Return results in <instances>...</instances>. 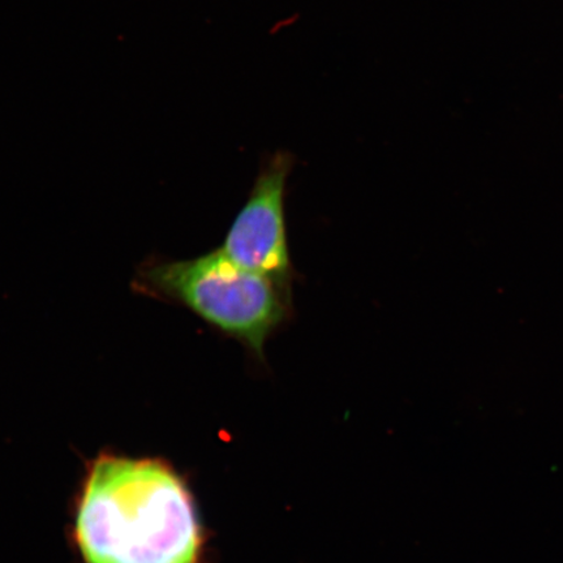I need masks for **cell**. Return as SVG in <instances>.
Returning <instances> with one entry per match:
<instances>
[{"mask_svg":"<svg viewBox=\"0 0 563 563\" xmlns=\"http://www.w3.org/2000/svg\"><path fill=\"white\" fill-rule=\"evenodd\" d=\"M87 563H199L201 528L191 495L166 463L102 456L77 506Z\"/></svg>","mask_w":563,"mask_h":563,"instance_id":"cell-1","label":"cell"},{"mask_svg":"<svg viewBox=\"0 0 563 563\" xmlns=\"http://www.w3.org/2000/svg\"><path fill=\"white\" fill-rule=\"evenodd\" d=\"M295 165L290 152L265 158L249 200L232 222L221 246L244 269L273 282L292 299L294 267L286 228L287 181Z\"/></svg>","mask_w":563,"mask_h":563,"instance_id":"cell-3","label":"cell"},{"mask_svg":"<svg viewBox=\"0 0 563 563\" xmlns=\"http://www.w3.org/2000/svg\"><path fill=\"white\" fill-rule=\"evenodd\" d=\"M137 288L187 307L209 325L244 344L260 362L265 346L291 313L287 298L269 279L244 269L216 250L180 262L144 267Z\"/></svg>","mask_w":563,"mask_h":563,"instance_id":"cell-2","label":"cell"}]
</instances>
